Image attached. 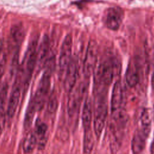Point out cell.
I'll list each match as a JSON object with an SVG mask.
<instances>
[{"instance_id": "cell-13", "label": "cell", "mask_w": 154, "mask_h": 154, "mask_svg": "<svg viewBox=\"0 0 154 154\" xmlns=\"http://www.w3.org/2000/svg\"><path fill=\"white\" fill-rule=\"evenodd\" d=\"M50 42L49 39L47 35H44L40 46L37 49V64L36 66L38 69L44 66L49 52Z\"/></svg>"}, {"instance_id": "cell-6", "label": "cell", "mask_w": 154, "mask_h": 154, "mask_svg": "<svg viewBox=\"0 0 154 154\" xmlns=\"http://www.w3.org/2000/svg\"><path fill=\"white\" fill-rule=\"evenodd\" d=\"M97 43L91 40L88 44L83 63V72L86 78H88L94 71L97 65Z\"/></svg>"}, {"instance_id": "cell-7", "label": "cell", "mask_w": 154, "mask_h": 154, "mask_svg": "<svg viewBox=\"0 0 154 154\" xmlns=\"http://www.w3.org/2000/svg\"><path fill=\"white\" fill-rule=\"evenodd\" d=\"M72 37L70 34H67L64 38L60 51L58 60L59 71L61 75L64 73L70 64L72 57Z\"/></svg>"}, {"instance_id": "cell-2", "label": "cell", "mask_w": 154, "mask_h": 154, "mask_svg": "<svg viewBox=\"0 0 154 154\" xmlns=\"http://www.w3.org/2000/svg\"><path fill=\"white\" fill-rule=\"evenodd\" d=\"M38 40L33 39L30 42L26 49L20 73L22 83V88L27 90L32 73L36 67L37 57Z\"/></svg>"}, {"instance_id": "cell-15", "label": "cell", "mask_w": 154, "mask_h": 154, "mask_svg": "<svg viewBox=\"0 0 154 154\" xmlns=\"http://www.w3.org/2000/svg\"><path fill=\"white\" fill-rule=\"evenodd\" d=\"M93 114V106L91 99L89 97H87L84 103L82 111V123L84 128V130L88 129L91 128V124L92 121Z\"/></svg>"}, {"instance_id": "cell-16", "label": "cell", "mask_w": 154, "mask_h": 154, "mask_svg": "<svg viewBox=\"0 0 154 154\" xmlns=\"http://www.w3.org/2000/svg\"><path fill=\"white\" fill-rule=\"evenodd\" d=\"M94 136L91 128L84 130L83 151L85 154H90L94 147Z\"/></svg>"}, {"instance_id": "cell-3", "label": "cell", "mask_w": 154, "mask_h": 154, "mask_svg": "<svg viewBox=\"0 0 154 154\" xmlns=\"http://www.w3.org/2000/svg\"><path fill=\"white\" fill-rule=\"evenodd\" d=\"M108 115L106 91L96 93L94 103L93 129L95 135L99 138L105 126Z\"/></svg>"}, {"instance_id": "cell-11", "label": "cell", "mask_w": 154, "mask_h": 154, "mask_svg": "<svg viewBox=\"0 0 154 154\" xmlns=\"http://www.w3.org/2000/svg\"><path fill=\"white\" fill-rule=\"evenodd\" d=\"M123 13L120 8L118 7L109 8L105 15L104 21L108 28L116 31L117 30L123 20Z\"/></svg>"}, {"instance_id": "cell-26", "label": "cell", "mask_w": 154, "mask_h": 154, "mask_svg": "<svg viewBox=\"0 0 154 154\" xmlns=\"http://www.w3.org/2000/svg\"><path fill=\"white\" fill-rule=\"evenodd\" d=\"M150 151L151 153H154V133H153V140L152 141L150 147Z\"/></svg>"}, {"instance_id": "cell-21", "label": "cell", "mask_w": 154, "mask_h": 154, "mask_svg": "<svg viewBox=\"0 0 154 154\" xmlns=\"http://www.w3.org/2000/svg\"><path fill=\"white\" fill-rule=\"evenodd\" d=\"M58 99L55 93H52L47 103V110L49 113H54L58 108Z\"/></svg>"}, {"instance_id": "cell-19", "label": "cell", "mask_w": 154, "mask_h": 154, "mask_svg": "<svg viewBox=\"0 0 154 154\" xmlns=\"http://www.w3.org/2000/svg\"><path fill=\"white\" fill-rule=\"evenodd\" d=\"M7 64V55L3 47V45L0 43V80L2 78Z\"/></svg>"}, {"instance_id": "cell-5", "label": "cell", "mask_w": 154, "mask_h": 154, "mask_svg": "<svg viewBox=\"0 0 154 154\" xmlns=\"http://www.w3.org/2000/svg\"><path fill=\"white\" fill-rule=\"evenodd\" d=\"M87 90V84L85 82L80 83L72 93L67 104V112L70 117H73L78 113L81 102Z\"/></svg>"}, {"instance_id": "cell-25", "label": "cell", "mask_w": 154, "mask_h": 154, "mask_svg": "<svg viewBox=\"0 0 154 154\" xmlns=\"http://www.w3.org/2000/svg\"><path fill=\"white\" fill-rule=\"evenodd\" d=\"M46 138L43 136V137H42L40 138V140L38 142V147L39 149H42V147H43L45 146V145L46 144Z\"/></svg>"}, {"instance_id": "cell-9", "label": "cell", "mask_w": 154, "mask_h": 154, "mask_svg": "<svg viewBox=\"0 0 154 154\" xmlns=\"http://www.w3.org/2000/svg\"><path fill=\"white\" fill-rule=\"evenodd\" d=\"M22 89V83L20 76L16 79L8 100L7 115L9 118H12L16 111L21 96Z\"/></svg>"}, {"instance_id": "cell-22", "label": "cell", "mask_w": 154, "mask_h": 154, "mask_svg": "<svg viewBox=\"0 0 154 154\" xmlns=\"http://www.w3.org/2000/svg\"><path fill=\"white\" fill-rule=\"evenodd\" d=\"M140 119L141 122V126L147 128H150V115L149 111L147 109H145L143 111V112L141 114Z\"/></svg>"}, {"instance_id": "cell-20", "label": "cell", "mask_w": 154, "mask_h": 154, "mask_svg": "<svg viewBox=\"0 0 154 154\" xmlns=\"http://www.w3.org/2000/svg\"><path fill=\"white\" fill-rule=\"evenodd\" d=\"M8 85L5 84L0 90V114H5V106L7 99Z\"/></svg>"}, {"instance_id": "cell-1", "label": "cell", "mask_w": 154, "mask_h": 154, "mask_svg": "<svg viewBox=\"0 0 154 154\" xmlns=\"http://www.w3.org/2000/svg\"><path fill=\"white\" fill-rule=\"evenodd\" d=\"M115 60L105 59L96 65L94 71V82L95 91L106 90L113 81L119 71Z\"/></svg>"}, {"instance_id": "cell-27", "label": "cell", "mask_w": 154, "mask_h": 154, "mask_svg": "<svg viewBox=\"0 0 154 154\" xmlns=\"http://www.w3.org/2000/svg\"><path fill=\"white\" fill-rule=\"evenodd\" d=\"M151 85L152 88L154 90V67H153V73L151 77Z\"/></svg>"}, {"instance_id": "cell-14", "label": "cell", "mask_w": 154, "mask_h": 154, "mask_svg": "<svg viewBox=\"0 0 154 154\" xmlns=\"http://www.w3.org/2000/svg\"><path fill=\"white\" fill-rule=\"evenodd\" d=\"M139 79L137 66L134 60H131L129 62L125 73L126 82L130 87H134L138 84Z\"/></svg>"}, {"instance_id": "cell-8", "label": "cell", "mask_w": 154, "mask_h": 154, "mask_svg": "<svg viewBox=\"0 0 154 154\" xmlns=\"http://www.w3.org/2000/svg\"><path fill=\"white\" fill-rule=\"evenodd\" d=\"M79 73V62L76 57H73L65 73L64 78V89L67 92H71L77 81Z\"/></svg>"}, {"instance_id": "cell-24", "label": "cell", "mask_w": 154, "mask_h": 154, "mask_svg": "<svg viewBox=\"0 0 154 154\" xmlns=\"http://www.w3.org/2000/svg\"><path fill=\"white\" fill-rule=\"evenodd\" d=\"M5 125V114H0V135L2 134Z\"/></svg>"}, {"instance_id": "cell-23", "label": "cell", "mask_w": 154, "mask_h": 154, "mask_svg": "<svg viewBox=\"0 0 154 154\" xmlns=\"http://www.w3.org/2000/svg\"><path fill=\"white\" fill-rule=\"evenodd\" d=\"M48 129V126L47 125L43 122L40 123L39 124H38L36 126V129H35V132L36 134H37L39 136L41 137H43Z\"/></svg>"}, {"instance_id": "cell-17", "label": "cell", "mask_w": 154, "mask_h": 154, "mask_svg": "<svg viewBox=\"0 0 154 154\" xmlns=\"http://www.w3.org/2000/svg\"><path fill=\"white\" fill-rule=\"evenodd\" d=\"M37 143L35 135L33 133L28 134L24 139L22 145V149L25 153H30L34 149Z\"/></svg>"}, {"instance_id": "cell-4", "label": "cell", "mask_w": 154, "mask_h": 154, "mask_svg": "<svg viewBox=\"0 0 154 154\" xmlns=\"http://www.w3.org/2000/svg\"><path fill=\"white\" fill-rule=\"evenodd\" d=\"M124 102V90L120 80H117L112 87L111 97V111L115 122L125 120L123 112Z\"/></svg>"}, {"instance_id": "cell-18", "label": "cell", "mask_w": 154, "mask_h": 154, "mask_svg": "<svg viewBox=\"0 0 154 154\" xmlns=\"http://www.w3.org/2000/svg\"><path fill=\"white\" fill-rule=\"evenodd\" d=\"M37 111L36 108L31 100H30L28 108L26 111V114L24 118V127L27 129L30 127L35 111Z\"/></svg>"}, {"instance_id": "cell-10", "label": "cell", "mask_w": 154, "mask_h": 154, "mask_svg": "<svg viewBox=\"0 0 154 154\" xmlns=\"http://www.w3.org/2000/svg\"><path fill=\"white\" fill-rule=\"evenodd\" d=\"M150 130V128L141 126L135 131L131 141V150L133 154H140L143 150Z\"/></svg>"}, {"instance_id": "cell-12", "label": "cell", "mask_w": 154, "mask_h": 154, "mask_svg": "<svg viewBox=\"0 0 154 154\" xmlns=\"http://www.w3.org/2000/svg\"><path fill=\"white\" fill-rule=\"evenodd\" d=\"M9 36V46L11 51L16 53L18 51V48L25 36V30L23 25L21 23H16L13 25L10 29Z\"/></svg>"}]
</instances>
